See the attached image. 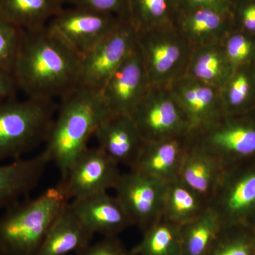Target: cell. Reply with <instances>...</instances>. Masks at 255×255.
Masks as SVG:
<instances>
[{
  "instance_id": "cell-15",
  "label": "cell",
  "mask_w": 255,
  "mask_h": 255,
  "mask_svg": "<svg viewBox=\"0 0 255 255\" xmlns=\"http://www.w3.org/2000/svg\"><path fill=\"white\" fill-rule=\"evenodd\" d=\"M98 147L116 163L129 168L140 154L145 141L128 114L110 113L95 132Z\"/></svg>"
},
{
  "instance_id": "cell-9",
  "label": "cell",
  "mask_w": 255,
  "mask_h": 255,
  "mask_svg": "<svg viewBox=\"0 0 255 255\" xmlns=\"http://www.w3.org/2000/svg\"><path fill=\"white\" fill-rule=\"evenodd\" d=\"M137 32L124 21L80 58L79 86L100 92L112 74L137 46Z\"/></svg>"
},
{
  "instance_id": "cell-11",
  "label": "cell",
  "mask_w": 255,
  "mask_h": 255,
  "mask_svg": "<svg viewBox=\"0 0 255 255\" xmlns=\"http://www.w3.org/2000/svg\"><path fill=\"white\" fill-rule=\"evenodd\" d=\"M167 184L140 172L122 174L116 197L132 224L145 232L162 217Z\"/></svg>"
},
{
  "instance_id": "cell-31",
  "label": "cell",
  "mask_w": 255,
  "mask_h": 255,
  "mask_svg": "<svg viewBox=\"0 0 255 255\" xmlns=\"http://www.w3.org/2000/svg\"><path fill=\"white\" fill-rule=\"evenodd\" d=\"M207 255H253V248L246 237H232L223 228Z\"/></svg>"
},
{
  "instance_id": "cell-12",
  "label": "cell",
  "mask_w": 255,
  "mask_h": 255,
  "mask_svg": "<svg viewBox=\"0 0 255 255\" xmlns=\"http://www.w3.org/2000/svg\"><path fill=\"white\" fill-rule=\"evenodd\" d=\"M209 206L219 216L223 228L246 222L255 211V167L238 171L226 167Z\"/></svg>"
},
{
  "instance_id": "cell-17",
  "label": "cell",
  "mask_w": 255,
  "mask_h": 255,
  "mask_svg": "<svg viewBox=\"0 0 255 255\" xmlns=\"http://www.w3.org/2000/svg\"><path fill=\"white\" fill-rule=\"evenodd\" d=\"M173 26L193 48L221 42L234 29L231 11L206 8L178 11Z\"/></svg>"
},
{
  "instance_id": "cell-4",
  "label": "cell",
  "mask_w": 255,
  "mask_h": 255,
  "mask_svg": "<svg viewBox=\"0 0 255 255\" xmlns=\"http://www.w3.org/2000/svg\"><path fill=\"white\" fill-rule=\"evenodd\" d=\"M53 101L16 97L0 102V162L23 158L46 142L54 121Z\"/></svg>"
},
{
  "instance_id": "cell-2",
  "label": "cell",
  "mask_w": 255,
  "mask_h": 255,
  "mask_svg": "<svg viewBox=\"0 0 255 255\" xmlns=\"http://www.w3.org/2000/svg\"><path fill=\"white\" fill-rule=\"evenodd\" d=\"M60 101L43 151L63 179L70 164L87 148L90 137L110 112L100 92L84 87H78Z\"/></svg>"
},
{
  "instance_id": "cell-21",
  "label": "cell",
  "mask_w": 255,
  "mask_h": 255,
  "mask_svg": "<svg viewBox=\"0 0 255 255\" xmlns=\"http://www.w3.org/2000/svg\"><path fill=\"white\" fill-rule=\"evenodd\" d=\"M226 169L217 159L191 145L189 140L178 178L209 204Z\"/></svg>"
},
{
  "instance_id": "cell-27",
  "label": "cell",
  "mask_w": 255,
  "mask_h": 255,
  "mask_svg": "<svg viewBox=\"0 0 255 255\" xmlns=\"http://www.w3.org/2000/svg\"><path fill=\"white\" fill-rule=\"evenodd\" d=\"M128 21L137 33L173 25L177 0H128Z\"/></svg>"
},
{
  "instance_id": "cell-36",
  "label": "cell",
  "mask_w": 255,
  "mask_h": 255,
  "mask_svg": "<svg viewBox=\"0 0 255 255\" xmlns=\"http://www.w3.org/2000/svg\"><path fill=\"white\" fill-rule=\"evenodd\" d=\"M18 87L13 73L0 68V102L16 97Z\"/></svg>"
},
{
  "instance_id": "cell-7",
  "label": "cell",
  "mask_w": 255,
  "mask_h": 255,
  "mask_svg": "<svg viewBox=\"0 0 255 255\" xmlns=\"http://www.w3.org/2000/svg\"><path fill=\"white\" fill-rule=\"evenodd\" d=\"M130 116L146 142L184 136L191 130L169 87H150Z\"/></svg>"
},
{
  "instance_id": "cell-3",
  "label": "cell",
  "mask_w": 255,
  "mask_h": 255,
  "mask_svg": "<svg viewBox=\"0 0 255 255\" xmlns=\"http://www.w3.org/2000/svg\"><path fill=\"white\" fill-rule=\"evenodd\" d=\"M69 202L58 184L34 199L6 208L0 216V252L4 255H34Z\"/></svg>"
},
{
  "instance_id": "cell-38",
  "label": "cell",
  "mask_w": 255,
  "mask_h": 255,
  "mask_svg": "<svg viewBox=\"0 0 255 255\" xmlns=\"http://www.w3.org/2000/svg\"><path fill=\"white\" fill-rule=\"evenodd\" d=\"M253 238H254V241L255 242V225L254 228V233H253Z\"/></svg>"
},
{
  "instance_id": "cell-6",
  "label": "cell",
  "mask_w": 255,
  "mask_h": 255,
  "mask_svg": "<svg viewBox=\"0 0 255 255\" xmlns=\"http://www.w3.org/2000/svg\"><path fill=\"white\" fill-rule=\"evenodd\" d=\"M189 142L226 167L255 157V111L225 114L209 127L191 131Z\"/></svg>"
},
{
  "instance_id": "cell-20",
  "label": "cell",
  "mask_w": 255,
  "mask_h": 255,
  "mask_svg": "<svg viewBox=\"0 0 255 255\" xmlns=\"http://www.w3.org/2000/svg\"><path fill=\"white\" fill-rule=\"evenodd\" d=\"M68 204L50 228L34 255H74L91 244L93 233L82 224Z\"/></svg>"
},
{
  "instance_id": "cell-16",
  "label": "cell",
  "mask_w": 255,
  "mask_h": 255,
  "mask_svg": "<svg viewBox=\"0 0 255 255\" xmlns=\"http://www.w3.org/2000/svg\"><path fill=\"white\" fill-rule=\"evenodd\" d=\"M69 206L82 224L95 234L104 237L117 236L133 226L117 197L107 192L75 199Z\"/></svg>"
},
{
  "instance_id": "cell-23",
  "label": "cell",
  "mask_w": 255,
  "mask_h": 255,
  "mask_svg": "<svg viewBox=\"0 0 255 255\" xmlns=\"http://www.w3.org/2000/svg\"><path fill=\"white\" fill-rule=\"evenodd\" d=\"M233 70L218 42L193 48L186 75L221 90Z\"/></svg>"
},
{
  "instance_id": "cell-29",
  "label": "cell",
  "mask_w": 255,
  "mask_h": 255,
  "mask_svg": "<svg viewBox=\"0 0 255 255\" xmlns=\"http://www.w3.org/2000/svg\"><path fill=\"white\" fill-rule=\"evenodd\" d=\"M221 45L233 69L255 65V35L233 29L224 37Z\"/></svg>"
},
{
  "instance_id": "cell-18",
  "label": "cell",
  "mask_w": 255,
  "mask_h": 255,
  "mask_svg": "<svg viewBox=\"0 0 255 255\" xmlns=\"http://www.w3.org/2000/svg\"><path fill=\"white\" fill-rule=\"evenodd\" d=\"M188 145L189 134L160 141L145 142L130 170L167 184L178 178Z\"/></svg>"
},
{
  "instance_id": "cell-1",
  "label": "cell",
  "mask_w": 255,
  "mask_h": 255,
  "mask_svg": "<svg viewBox=\"0 0 255 255\" xmlns=\"http://www.w3.org/2000/svg\"><path fill=\"white\" fill-rule=\"evenodd\" d=\"M80 58L47 29L24 31L13 75L28 98L62 99L79 86Z\"/></svg>"
},
{
  "instance_id": "cell-39",
  "label": "cell",
  "mask_w": 255,
  "mask_h": 255,
  "mask_svg": "<svg viewBox=\"0 0 255 255\" xmlns=\"http://www.w3.org/2000/svg\"><path fill=\"white\" fill-rule=\"evenodd\" d=\"M0 255H4L2 254V253H1V252H0Z\"/></svg>"
},
{
  "instance_id": "cell-35",
  "label": "cell",
  "mask_w": 255,
  "mask_h": 255,
  "mask_svg": "<svg viewBox=\"0 0 255 255\" xmlns=\"http://www.w3.org/2000/svg\"><path fill=\"white\" fill-rule=\"evenodd\" d=\"M179 11L212 9L222 11H231L235 0H177Z\"/></svg>"
},
{
  "instance_id": "cell-14",
  "label": "cell",
  "mask_w": 255,
  "mask_h": 255,
  "mask_svg": "<svg viewBox=\"0 0 255 255\" xmlns=\"http://www.w3.org/2000/svg\"><path fill=\"white\" fill-rule=\"evenodd\" d=\"M169 88L187 117L190 132L209 127L226 114L219 89L187 75Z\"/></svg>"
},
{
  "instance_id": "cell-10",
  "label": "cell",
  "mask_w": 255,
  "mask_h": 255,
  "mask_svg": "<svg viewBox=\"0 0 255 255\" xmlns=\"http://www.w3.org/2000/svg\"><path fill=\"white\" fill-rule=\"evenodd\" d=\"M119 167L100 147H87L72 162L58 184L69 201L107 192L115 188L122 175Z\"/></svg>"
},
{
  "instance_id": "cell-19",
  "label": "cell",
  "mask_w": 255,
  "mask_h": 255,
  "mask_svg": "<svg viewBox=\"0 0 255 255\" xmlns=\"http://www.w3.org/2000/svg\"><path fill=\"white\" fill-rule=\"evenodd\" d=\"M50 162L49 157L43 150L31 158L0 164V209L16 204L33 191Z\"/></svg>"
},
{
  "instance_id": "cell-25",
  "label": "cell",
  "mask_w": 255,
  "mask_h": 255,
  "mask_svg": "<svg viewBox=\"0 0 255 255\" xmlns=\"http://www.w3.org/2000/svg\"><path fill=\"white\" fill-rule=\"evenodd\" d=\"M225 113L248 114L255 111V65L234 69L221 89Z\"/></svg>"
},
{
  "instance_id": "cell-30",
  "label": "cell",
  "mask_w": 255,
  "mask_h": 255,
  "mask_svg": "<svg viewBox=\"0 0 255 255\" xmlns=\"http://www.w3.org/2000/svg\"><path fill=\"white\" fill-rule=\"evenodd\" d=\"M23 30L0 16V68L13 73Z\"/></svg>"
},
{
  "instance_id": "cell-37",
  "label": "cell",
  "mask_w": 255,
  "mask_h": 255,
  "mask_svg": "<svg viewBox=\"0 0 255 255\" xmlns=\"http://www.w3.org/2000/svg\"><path fill=\"white\" fill-rule=\"evenodd\" d=\"M62 1H63L64 4H72V3H73V0H62Z\"/></svg>"
},
{
  "instance_id": "cell-13",
  "label": "cell",
  "mask_w": 255,
  "mask_h": 255,
  "mask_svg": "<svg viewBox=\"0 0 255 255\" xmlns=\"http://www.w3.org/2000/svg\"><path fill=\"white\" fill-rule=\"evenodd\" d=\"M150 87L136 46L112 74L100 94L110 113L130 115Z\"/></svg>"
},
{
  "instance_id": "cell-5",
  "label": "cell",
  "mask_w": 255,
  "mask_h": 255,
  "mask_svg": "<svg viewBox=\"0 0 255 255\" xmlns=\"http://www.w3.org/2000/svg\"><path fill=\"white\" fill-rule=\"evenodd\" d=\"M150 87H169L187 73L193 48L173 25L137 33Z\"/></svg>"
},
{
  "instance_id": "cell-26",
  "label": "cell",
  "mask_w": 255,
  "mask_h": 255,
  "mask_svg": "<svg viewBox=\"0 0 255 255\" xmlns=\"http://www.w3.org/2000/svg\"><path fill=\"white\" fill-rule=\"evenodd\" d=\"M223 228L219 216L209 206L199 217L181 226L183 255H207Z\"/></svg>"
},
{
  "instance_id": "cell-8",
  "label": "cell",
  "mask_w": 255,
  "mask_h": 255,
  "mask_svg": "<svg viewBox=\"0 0 255 255\" xmlns=\"http://www.w3.org/2000/svg\"><path fill=\"white\" fill-rule=\"evenodd\" d=\"M125 20L82 8H63L47 23V29L80 58Z\"/></svg>"
},
{
  "instance_id": "cell-33",
  "label": "cell",
  "mask_w": 255,
  "mask_h": 255,
  "mask_svg": "<svg viewBox=\"0 0 255 255\" xmlns=\"http://www.w3.org/2000/svg\"><path fill=\"white\" fill-rule=\"evenodd\" d=\"M72 6L114 15L128 21V0H73Z\"/></svg>"
},
{
  "instance_id": "cell-32",
  "label": "cell",
  "mask_w": 255,
  "mask_h": 255,
  "mask_svg": "<svg viewBox=\"0 0 255 255\" xmlns=\"http://www.w3.org/2000/svg\"><path fill=\"white\" fill-rule=\"evenodd\" d=\"M231 15L234 29L255 35V0H235Z\"/></svg>"
},
{
  "instance_id": "cell-34",
  "label": "cell",
  "mask_w": 255,
  "mask_h": 255,
  "mask_svg": "<svg viewBox=\"0 0 255 255\" xmlns=\"http://www.w3.org/2000/svg\"><path fill=\"white\" fill-rule=\"evenodd\" d=\"M74 255H133L128 251L117 236L104 237L103 239L91 243L83 251Z\"/></svg>"
},
{
  "instance_id": "cell-28",
  "label": "cell",
  "mask_w": 255,
  "mask_h": 255,
  "mask_svg": "<svg viewBox=\"0 0 255 255\" xmlns=\"http://www.w3.org/2000/svg\"><path fill=\"white\" fill-rule=\"evenodd\" d=\"M133 255H183L181 226L163 217L143 232Z\"/></svg>"
},
{
  "instance_id": "cell-22",
  "label": "cell",
  "mask_w": 255,
  "mask_h": 255,
  "mask_svg": "<svg viewBox=\"0 0 255 255\" xmlns=\"http://www.w3.org/2000/svg\"><path fill=\"white\" fill-rule=\"evenodd\" d=\"M62 0H0V16L24 31L46 27L64 8Z\"/></svg>"
},
{
  "instance_id": "cell-24",
  "label": "cell",
  "mask_w": 255,
  "mask_h": 255,
  "mask_svg": "<svg viewBox=\"0 0 255 255\" xmlns=\"http://www.w3.org/2000/svg\"><path fill=\"white\" fill-rule=\"evenodd\" d=\"M209 206L205 199L177 178L167 184L162 217L182 226L199 217Z\"/></svg>"
}]
</instances>
